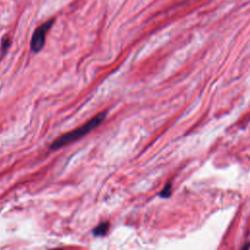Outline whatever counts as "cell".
Returning <instances> with one entry per match:
<instances>
[{
	"mask_svg": "<svg viewBox=\"0 0 250 250\" xmlns=\"http://www.w3.org/2000/svg\"><path fill=\"white\" fill-rule=\"evenodd\" d=\"M107 115V112L105 110L98 113L97 115H95L94 117H92L90 120H88L86 123H84L82 126L69 131L62 136H60L59 138H57L50 146V149L52 150H57L60 149L73 142H76L77 140H79L80 138L84 137L85 135H87L88 133H90L92 130H94L96 127L100 126L104 120L105 119Z\"/></svg>",
	"mask_w": 250,
	"mask_h": 250,
	"instance_id": "obj_1",
	"label": "cell"
},
{
	"mask_svg": "<svg viewBox=\"0 0 250 250\" xmlns=\"http://www.w3.org/2000/svg\"><path fill=\"white\" fill-rule=\"evenodd\" d=\"M53 23H54V19H50L49 21H47L44 23L40 24L34 30L33 35L31 37V41H30V48H31L32 52L38 53L44 47L45 39H46V34L51 29Z\"/></svg>",
	"mask_w": 250,
	"mask_h": 250,
	"instance_id": "obj_2",
	"label": "cell"
},
{
	"mask_svg": "<svg viewBox=\"0 0 250 250\" xmlns=\"http://www.w3.org/2000/svg\"><path fill=\"white\" fill-rule=\"evenodd\" d=\"M108 228H109V224L107 222H104V223H101L100 225H98L94 230H93V233L94 235L96 236H103L104 235L107 230H108Z\"/></svg>",
	"mask_w": 250,
	"mask_h": 250,
	"instance_id": "obj_3",
	"label": "cell"
},
{
	"mask_svg": "<svg viewBox=\"0 0 250 250\" xmlns=\"http://www.w3.org/2000/svg\"><path fill=\"white\" fill-rule=\"evenodd\" d=\"M159 194L162 197H168L171 194V184H167Z\"/></svg>",
	"mask_w": 250,
	"mask_h": 250,
	"instance_id": "obj_4",
	"label": "cell"
},
{
	"mask_svg": "<svg viewBox=\"0 0 250 250\" xmlns=\"http://www.w3.org/2000/svg\"><path fill=\"white\" fill-rule=\"evenodd\" d=\"M9 46H10V38L9 37H5L3 39V42H2V50L5 51Z\"/></svg>",
	"mask_w": 250,
	"mask_h": 250,
	"instance_id": "obj_5",
	"label": "cell"
},
{
	"mask_svg": "<svg viewBox=\"0 0 250 250\" xmlns=\"http://www.w3.org/2000/svg\"><path fill=\"white\" fill-rule=\"evenodd\" d=\"M249 247H250V243H245L240 250H249Z\"/></svg>",
	"mask_w": 250,
	"mask_h": 250,
	"instance_id": "obj_6",
	"label": "cell"
}]
</instances>
